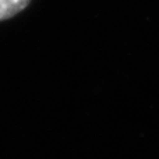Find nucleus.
Masks as SVG:
<instances>
[{
  "mask_svg": "<svg viewBox=\"0 0 159 159\" xmlns=\"http://www.w3.org/2000/svg\"><path fill=\"white\" fill-rule=\"evenodd\" d=\"M30 3L31 0H0V21L13 18Z\"/></svg>",
  "mask_w": 159,
  "mask_h": 159,
  "instance_id": "1",
  "label": "nucleus"
}]
</instances>
